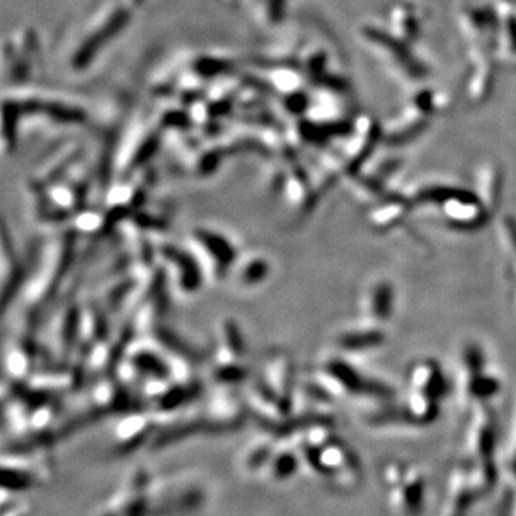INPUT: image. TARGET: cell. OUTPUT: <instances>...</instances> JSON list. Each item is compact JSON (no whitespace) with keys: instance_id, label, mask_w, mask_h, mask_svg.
Listing matches in <instances>:
<instances>
[{"instance_id":"3957f363","label":"cell","mask_w":516,"mask_h":516,"mask_svg":"<svg viewBox=\"0 0 516 516\" xmlns=\"http://www.w3.org/2000/svg\"><path fill=\"white\" fill-rule=\"evenodd\" d=\"M393 290L385 281H377L363 297V313L369 323H382L392 314Z\"/></svg>"},{"instance_id":"5b68a950","label":"cell","mask_w":516,"mask_h":516,"mask_svg":"<svg viewBox=\"0 0 516 516\" xmlns=\"http://www.w3.org/2000/svg\"><path fill=\"white\" fill-rule=\"evenodd\" d=\"M499 240L508 257L509 266L516 273V223L512 218H505L499 224Z\"/></svg>"},{"instance_id":"6da1fadb","label":"cell","mask_w":516,"mask_h":516,"mask_svg":"<svg viewBox=\"0 0 516 516\" xmlns=\"http://www.w3.org/2000/svg\"><path fill=\"white\" fill-rule=\"evenodd\" d=\"M443 389L445 382L438 365L430 360L416 363L409 373V412L419 419L435 415Z\"/></svg>"},{"instance_id":"277c9868","label":"cell","mask_w":516,"mask_h":516,"mask_svg":"<svg viewBox=\"0 0 516 516\" xmlns=\"http://www.w3.org/2000/svg\"><path fill=\"white\" fill-rule=\"evenodd\" d=\"M383 342V332L375 327L367 326V329H355L352 332L344 333L339 343L342 349L362 350L379 346Z\"/></svg>"},{"instance_id":"7a4b0ae2","label":"cell","mask_w":516,"mask_h":516,"mask_svg":"<svg viewBox=\"0 0 516 516\" xmlns=\"http://www.w3.org/2000/svg\"><path fill=\"white\" fill-rule=\"evenodd\" d=\"M484 353L476 344L466 347L462 353L461 372L458 375L459 390L463 402L486 400L499 392V383L494 376L484 373Z\"/></svg>"}]
</instances>
